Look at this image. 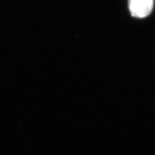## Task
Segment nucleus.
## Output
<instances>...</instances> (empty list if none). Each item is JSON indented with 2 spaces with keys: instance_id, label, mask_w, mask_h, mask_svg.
Here are the masks:
<instances>
[{
  "instance_id": "nucleus-1",
  "label": "nucleus",
  "mask_w": 155,
  "mask_h": 155,
  "mask_svg": "<svg viewBox=\"0 0 155 155\" xmlns=\"http://www.w3.org/2000/svg\"><path fill=\"white\" fill-rule=\"evenodd\" d=\"M154 0H128V8L131 15L136 18H144L152 11Z\"/></svg>"
}]
</instances>
